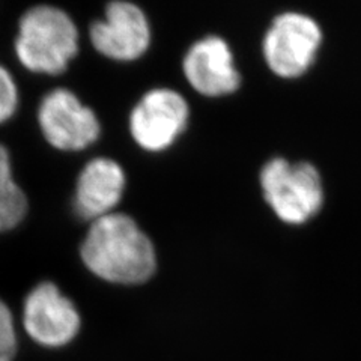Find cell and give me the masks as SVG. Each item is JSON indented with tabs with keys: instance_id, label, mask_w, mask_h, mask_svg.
Returning <instances> with one entry per match:
<instances>
[{
	"instance_id": "14",
	"label": "cell",
	"mask_w": 361,
	"mask_h": 361,
	"mask_svg": "<svg viewBox=\"0 0 361 361\" xmlns=\"http://www.w3.org/2000/svg\"><path fill=\"white\" fill-rule=\"evenodd\" d=\"M13 183H14V176H13V164H11L9 152L4 145H0V188H4Z\"/></svg>"
},
{
	"instance_id": "12",
	"label": "cell",
	"mask_w": 361,
	"mask_h": 361,
	"mask_svg": "<svg viewBox=\"0 0 361 361\" xmlns=\"http://www.w3.org/2000/svg\"><path fill=\"white\" fill-rule=\"evenodd\" d=\"M18 349L13 313L0 300V361H14Z\"/></svg>"
},
{
	"instance_id": "3",
	"label": "cell",
	"mask_w": 361,
	"mask_h": 361,
	"mask_svg": "<svg viewBox=\"0 0 361 361\" xmlns=\"http://www.w3.org/2000/svg\"><path fill=\"white\" fill-rule=\"evenodd\" d=\"M261 188L268 207L288 224H304L324 205V183L313 164L273 158L261 171Z\"/></svg>"
},
{
	"instance_id": "13",
	"label": "cell",
	"mask_w": 361,
	"mask_h": 361,
	"mask_svg": "<svg viewBox=\"0 0 361 361\" xmlns=\"http://www.w3.org/2000/svg\"><path fill=\"white\" fill-rule=\"evenodd\" d=\"M18 107V90L13 75L0 65V123L14 116Z\"/></svg>"
},
{
	"instance_id": "8",
	"label": "cell",
	"mask_w": 361,
	"mask_h": 361,
	"mask_svg": "<svg viewBox=\"0 0 361 361\" xmlns=\"http://www.w3.org/2000/svg\"><path fill=\"white\" fill-rule=\"evenodd\" d=\"M94 49L111 61L131 62L149 49L151 27L143 11L130 2L107 5L104 20L95 21L89 32Z\"/></svg>"
},
{
	"instance_id": "4",
	"label": "cell",
	"mask_w": 361,
	"mask_h": 361,
	"mask_svg": "<svg viewBox=\"0 0 361 361\" xmlns=\"http://www.w3.org/2000/svg\"><path fill=\"white\" fill-rule=\"evenodd\" d=\"M322 44L321 26L302 13L277 16L264 38V58L268 68L281 78H297L313 65Z\"/></svg>"
},
{
	"instance_id": "7",
	"label": "cell",
	"mask_w": 361,
	"mask_h": 361,
	"mask_svg": "<svg viewBox=\"0 0 361 361\" xmlns=\"http://www.w3.org/2000/svg\"><path fill=\"white\" fill-rule=\"evenodd\" d=\"M23 325L33 342L44 348L71 343L82 326L75 304L51 281L33 288L23 304Z\"/></svg>"
},
{
	"instance_id": "6",
	"label": "cell",
	"mask_w": 361,
	"mask_h": 361,
	"mask_svg": "<svg viewBox=\"0 0 361 361\" xmlns=\"http://www.w3.org/2000/svg\"><path fill=\"white\" fill-rule=\"evenodd\" d=\"M38 122L45 140L66 152L86 149L101 133L94 110L68 89H54L42 98Z\"/></svg>"
},
{
	"instance_id": "1",
	"label": "cell",
	"mask_w": 361,
	"mask_h": 361,
	"mask_svg": "<svg viewBox=\"0 0 361 361\" xmlns=\"http://www.w3.org/2000/svg\"><path fill=\"white\" fill-rule=\"evenodd\" d=\"M80 256L94 276L115 285H140L157 269L152 241L127 214L111 212L92 221Z\"/></svg>"
},
{
	"instance_id": "11",
	"label": "cell",
	"mask_w": 361,
	"mask_h": 361,
	"mask_svg": "<svg viewBox=\"0 0 361 361\" xmlns=\"http://www.w3.org/2000/svg\"><path fill=\"white\" fill-rule=\"evenodd\" d=\"M27 197L16 183L0 188V232L17 228L26 217Z\"/></svg>"
},
{
	"instance_id": "5",
	"label": "cell",
	"mask_w": 361,
	"mask_h": 361,
	"mask_svg": "<svg viewBox=\"0 0 361 361\" xmlns=\"http://www.w3.org/2000/svg\"><path fill=\"white\" fill-rule=\"evenodd\" d=\"M190 109L176 90L158 87L145 94L130 115V133L142 149L161 152L187 128Z\"/></svg>"
},
{
	"instance_id": "2",
	"label": "cell",
	"mask_w": 361,
	"mask_h": 361,
	"mask_svg": "<svg viewBox=\"0 0 361 361\" xmlns=\"http://www.w3.org/2000/svg\"><path fill=\"white\" fill-rule=\"evenodd\" d=\"M77 51L78 30L65 11L41 5L23 14L16 38V54L29 71L62 74Z\"/></svg>"
},
{
	"instance_id": "9",
	"label": "cell",
	"mask_w": 361,
	"mask_h": 361,
	"mask_svg": "<svg viewBox=\"0 0 361 361\" xmlns=\"http://www.w3.org/2000/svg\"><path fill=\"white\" fill-rule=\"evenodd\" d=\"M183 70L190 86L205 97L231 95L241 85L232 50L220 37H207L191 45Z\"/></svg>"
},
{
	"instance_id": "10",
	"label": "cell",
	"mask_w": 361,
	"mask_h": 361,
	"mask_svg": "<svg viewBox=\"0 0 361 361\" xmlns=\"http://www.w3.org/2000/svg\"><path fill=\"white\" fill-rule=\"evenodd\" d=\"M126 173L119 163L110 158H94L77 178L74 209L77 216L95 221L116 208L126 190Z\"/></svg>"
}]
</instances>
